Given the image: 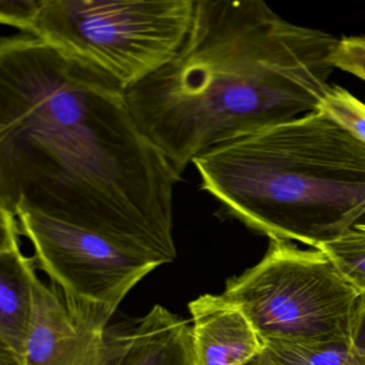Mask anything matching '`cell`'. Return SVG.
<instances>
[{
  "instance_id": "1",
  "label": "cell",
  "mask_w": 365,
  "mask_h": 365,
  "mask_svg": "<svg viewBox=\"0 0 365 365\" xmlns=\"http://www.w3.org/2000/svg\"><path fill=\"white\" fill-rule=\"evenodd\" d=\"M181 177L112 78L33 36L1 39L0 209L76 226L158 269L177 258Z\"/></svg>"
},
{
  "instance_id": "2",
  "label": "cell",
  "mask_w": 365,
  "mask_h": 365,
  "mask_svg": "<svg viewBox=\"0 0 365 365\" xmlns=\"http://www.w3.org/2000/svg\"><path fill=\"white\" fill-rule=\"evenodd\" d=\"M192 164L202 191L270 240L318 249L365 223V144L324 110L222 143Z\"/></svg>"
},
{
  "instance_id": "3",
  "label": "cell",
  "mask_w": 365,
  "mask_h": 365,
  "mask_svg": "<svg viewBox=\"0 0 365 365\" xmlns=\"http://www.w3.org/2000/svg\"><path fill=\"white\" fill-rule=\"evenodd\" d=\"M195 0H40L24 35L80 59L125 91L170 63Z\"/></svg>"
},
{
  "instance_id": "4",
  "label": "cell",
  "mask_w": 365,
  "mask_h": 365,
  "mask_svg": "<svg viewBox=\"0 0 365 365\" xmlns=\"http://www.w3.org/2000/svg\"><path fill=\"white\" fill-rule=\"evenodd\" d=\"M249 318L262 341L314 343L350 333L363 294L318 249L271 240L258 264L222 292Z\"/></svg>"
},
{
  "instance_id": "5",
  "label": "cell",
  "mask_w": 365,
  "mask_h": 365,
  "mask_svg": "<svg viewBox=\"0 0 365 365\" xmlns=\"http://www.w3.org/2000/svg\"><path fill=\"white\" fill-rule=\"evenodd\" d=\"M114 314L67 296L38 277L25 348L26 365H110Z\"/></svg>"
},
{
  "instance_id": "6",
  "label": "cell",
  "mask_w": 365,
  "mask_h": 365,
  "mask_svg": "<svg viewBox=\"0 0 365 365\" xmlns=\"http://www.w3.org/2000/svg\"><path fill=\"white\" fill-rule=\"evenodd\" d=\"M35 260L22 251L16 215L0 209V347L24 356L33 318Z\"/></svg>"
},
{
  "instance_id": "7",
  "label": "cell",
  "mask_w": 365,
  "mask_h": 365,
  "mask_svg": "<svg viewBox=\"0 0 365 365\" xmlns=\"http://www.w3.org/2000/svg\"><path fill=\"white\" fill-rule=\"evenodd\" d=\"M200 365H243L264 351L249 318L223 294H205L189 303Z\"/></svg>"
},
{
  "instance_id": "8",
  "label": "cell",
  "mask_w": 365,
  "mask_h": 365,
  "mask_svg": "<svg viewBox=\"0 0 365 365\" xmlns=\"http://www.w3.org/2000/svg\"><path fill=\"white\" fill-rule=\"evenodd\" d=\"M110 365H200L191 324L155 305L129 326L114 328Z\"/></svg>"
},
{
  "instance_id": "9",
  "label": "cell",
  "mask_w": 365,
  "mask_h": 365,
  "mask_svg": "<svg viewBox=\"0 0 365 365\" xmlns=\"http://www.w3.org/2000/svg\"><path fill=\"white\" fill-rule=\"evenodd\" d=\"M264 344L274 365H365V296L356 324L347 335L314 343Z\"/></svg>"
},
{
  "instance_id": "10",
  "label": "cell",
  "mask_w": 365,
  "mask_h": 365,
  "mask_svg": "<svg viewBox=\"0 0 365 365\" xmlns=\"http://www.w3.org/2000/svg\"><path fill=\"white\" fill-rule=\"evenodd\" d=\"M318 250L327 254L343 277L365 296V227L358 224Z\"/></svg>"
},
{
  "instance_id": "11",
  "label": "cell",
  "mask_w": 365,
  "mask_h": 365,
  "mask_svg": "<svg viewBox=\"0 0 365 365\" xmlns=\"http://www.w3.org/2000/svg\"><path fill=\"white\" fill-rule=\"evenodd\" d=\"M320 110L365 144V104L341 86H331Z\"/></svg>"
},
{
  "instance_id": "12",
  "label": "cell",
  "mask_w": 365,
  "mask_h": 365,
  "mask_svg": "<svg viewBox=\"0 0 365 365\" xmlns=\"http://www.w3.org/2000/svg\"><path fill=\"white\" fill-rule=\"evenodd\" d=\"M335 69L348 72L365 82V37H344L332 58Z\"/></svg>"
},
{
  "instance_id": "13",
  "label": "cell",
  "mask_w": 365,
  "mask_h": 365,
  "mask_svg": "<svg viewBox=\"0 0 365 365\" xmlns=\"http://www.w3.org/2000/svg\"><path fill=\"white\" fill-rule=\"evenodd\" d=\"M39 5L40 0H0V20L27 34Z\"/></svg>"
},
{
  "instance_id": "14",
  "label": "cell",
  "mask_w": 365,
  "mask_h": 365,
  "mask_svg": "<svg viewBox=\"0 0 365 365\" xmlns=\"http://www.w3.org/2000/svg\"><path fill=\"white\" fill-rule=\"evenodd\" d=\"M0 365H26L24 356L7 348L0 347Z\"/></svg>"
},
{
  "instance_id": "15",
  "label": "cell",
  "mask_w": 365,
  "mask_h": 365,
  "mask_svg": "<svg viewBox=\"0 0 365 365\" xmlns=\"http://www.w3.org/2000/svg\"><path fill=\"white\" fill-rule=\"evenodd\" d=\"M243 365H274L273 364L272 360H271L269 354H267L266 350L264 349V351L260 352L257 356H254L252 360H250L249 362L245 363Z\"/></svg>"
},
{
  "instance_id": "16",
  "label": "cell",
  "mask_w": 365,
  "mask_h": 365,
  "mask_svg": "<svg viewBox=\"0 0 365 365\" xmlns=\"http://www.w3.org/2000/svg\"><path fill=\"white\" fill-rule=\"evenodd\" d=\"M361 225H362L363 227H365V223H362V224H361Z\"/></svg>"
}]
</instances>
